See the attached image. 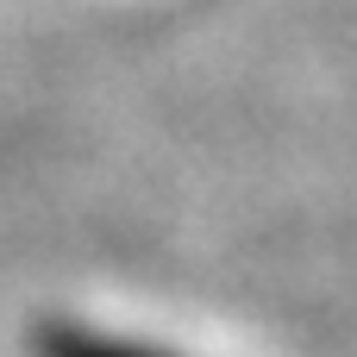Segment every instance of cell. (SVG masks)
Masks as SVG:
<instances>
[{
  "mask_svg": "<svg viewBox=\"0 0 357 357\" xmlns=\"http://www.w3.org/2000/svg\"><path fill=\"white\" fill-rule=\"evenodd\" d=\"M31 351L38 357H176V351H157V345H138V339H113V333L75 326V320H50L31 339Z\"/></svg>",
  "mask_w": 357,
  "mask_h": 357,
  "instance_id": "obj_1",
  "label": "cell"
}]
</instances>
